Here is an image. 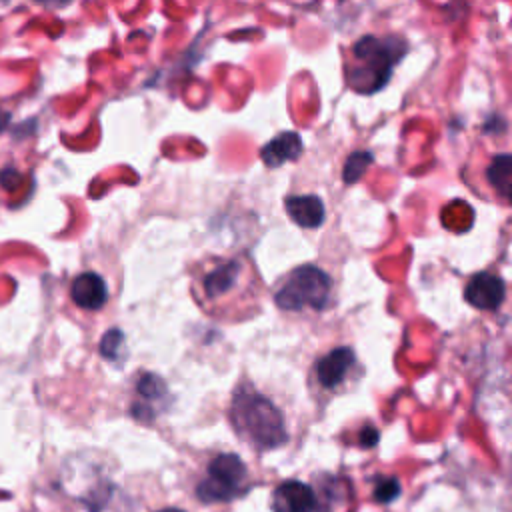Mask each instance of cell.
<instances>
[{"label":"cell","instance_id":"16","mask_svg":"<svg viewBox=\"0 0 512 512\" xmlns=\"http://www.w3.org/2000/svg\"><path fill=\"white\" fill-rule=\"evenodd\" d=\"M36 2H40V4H44V6H50V8H62V6H66L70 0H36Z\"/></svg>","mask_w":512,"mask_h":512},{"label":"cell","instance_id":"18","mask_svg":"<svg viewBox=\"0 0 512 512\" xmlns=\"http://www.w3.org/2000/svg\"><path fill=\"white\" fill-rule=\"evenodd\" d=\"M162 512H182V510H174V508H166V510H162Z\"/></svg>","mask_w":512,"mask_h":512},{"label":"cell","instance_id":"12","mask_svg":"<svg viewBox=\"0 0 512 512\" xmlns=\"http://www.w3.org/2000/svg\"><path fill=\"white\" fill-rule=\"evenodd\" d=\"M486 180L500 198L508 200L510 188H512V156L510 154L494 156L486 168Z\"/></svg>","mask_w":512,"mask_h":512},{"label":"cell","instance_id":"10","mask_svg":"<svg viewBox=\"0 0 512 512\" xmlns=\"http://www.w3.org/2000/svg\"><path fill=\"white\" fill-rule=\"evenodd\" d=\"M302 150H304V144L298 132H280L278 136H274L262 146L260 158L268 168H278L290 160L300 158Z\"/></svg>","mask_w":512,"mask_h":512},{"label":"cell","instance_id":"2","mask_svg":"<svg viewBox=\"0 0 512 512\" xmlns=\"http://www.w3.org/2000/svg\"><path fill=\"white\" fill-rule=\"evenodd\" d=\"M408 44L402 36H362L352 46V62L346 66V82L358 94L382 90L394 66L406 54Z\"/></svg>","mask_w":512,"mask_h":512},{"label":"cell","instance_id":"5","mask_svg":"<svg viewBox=\"0 0 512 512\" xmlns=\"http://www.w3.org/2000/svg\"><path fill=\"white\" fill-rule=\"evenodd\" d=\"M246 484V466L236 454H220L210 460L206 478L196 494L202 502H228L236 498Z\"/></svg>","mask_w":512,"mask_h":512},{"label":"cell","instance_id":"7","mask_svg":"<svg viewBox=\"0 0 512 512\" xmlns=\"http://www.w3.org/2000/svg\"><path fill=\"white\" fill-rule=\"evenodd\" d=\"M464 298L478 310L496 312L504 302V282L490 272L474 274L464 288Z\"/></svg>","mask_w":512,"mask_h":512},{"label":"cell","instance_id":"14","mask_svg":"<svg viewBox=\"0 0 512 512\" xmlns=\"http://www.w3.org/2000/svg\"><path fill=\"white\" fill-rule=\"evenodd\" d=\"M398 494H400V484H398L394 478H384V480L376 486L374 498H376L378 502H390V500H394Z\"/></svg>","mask_w":512,"mask_h":512},{"label":"cell","instance_id":"4","mask_svg":"<svg viewBox=\"0 0 512 512\" xmlns=\"http://www.w3.org/2000/svg\"><path fill=\"white\" fill-rule=\"evenodd\" d=\"M332 280L318 266L304 264L290 270L274 290V302L286 312H324L330 302Z\"/></svg>","mask_w":512,"mask_h":512},{"label":"cell","instance_id":"13","mask_svg":"<svg viewBox=\"0 0 512 512\" xmlns=\"http://www.w3.org/2000/svg\"><path fill=\"white\" fill-rule=\"evenodd\" d=\"M374 156L372 152L368 150H358V152H352L344 164V172H342V178L346 184H352L356 180L362 178V174L366 172V168L372 164Z\"/></svg>","mask_w":512,"mask_h":512},{"label":"cell","instance_id":"9","mask_svg":"<svg viewBox=\"0 0 512 512\" xmlns=\"http://www.w3.org/2000/svg\"><path fill=\"white\" fill-rule=\"evenodd\" d=\"M70 296L76 306L82 310L96 312L100 310L108 300V286L104 278L96 272H82L74 278L70 286Z\"/></svg>","mask_w":512,"mask_h":512},{"label":"cell","instance_id":"17","mask_svg":"<svg viewBox=\"0 0 512 512\" xmlns=\"http://www.w3.org/2000/svg\"><path fill=\"white\" fill-rule=\"evenodd\" d=\"M8 122H10V114L0 110V132H2V130L8 126Z\"/></svg>","mask_w":512,"mask_h":512},{"label":"cell","instance_id":"15","mask_svg":"<svg viewBox=\"0 0 512 512\" xmlns=\"http://www.w3.org/2000/svg\"><path fill=\"white\" fill-rule=\"evenodd\" d=\"M118 338H122V334H120L118 330H110V332L102 338V346H100V348H102V354H106V356L112 358V356H114V350H116V346H118V344H116Z\"/></svg>","mask_w":512,"mask_h":512},{"label":"cell","instance_id":"11","mask_svg":"<svg viewBox=\"0 0 512 512\" xmlns=\"http://www.w3.org/2000/svg\"><path fill=\"white\" fill-rule=\"evenodd\" d=\"M288 216L302 228H318L324 222V202L314 196H288L284 200Z\"/></svg>","mask_w":512,"mask_h":512},{"label":"cell","instance_id":"1","mask_svg":"<svg viewBox=\"0 0 512 512\" xmlns=\"http://www.w3.org/2000/svg\"><path fill=\"white\" fill-rule=\"evenodd\" d=\"M190 292L208 318L242 322L260 310L262 280L248 256L210 254L190 266Z\"/></svg>","mask_w":512,"mask_h":512},{"label":"cell","instance_id":"6","mask_svg":"<svg viewBox=\"0 0 512 512\" xmlns=\"http://www.w3.org/2000/svg\"><path fill=\"white\" fill-rule=\"evenodd\" d=\"M356 370V354L348 346L332 348L330 352L322 354L312 370H310V386L324 398L334 396L340 392L354 376Z\"/></svg>","mask_w":512,"mask_h":512},{"label":"cell","instance_id":"3","mask_svg":"<svg viewBox=\"0 0 512 512\" xmlns=\"http://www.w3.org/2000/svg\"><path fill=\"white\" fill-rule=\"evenodd\" d=\"M230 418L236 432L258 450L278 448L288 440L280 410L258 392L238 390L232 400Z\"/></svg>","mask_w":512,"mask_h":512},{"label":"cell","instance_id":"8","mask_svg":"<svg viewBox=\"0 0 512 512\" xmlns=\"http://www.w3.org/2000/svg\"><path fill=\"white\" fill-rule=\"evenodd\" d=\"M272 508L274 512H316L318 500L308 484L300 480H288L274 490Z\"/></svg>","mask_w":512,"mask_h":512}]
</instances>
